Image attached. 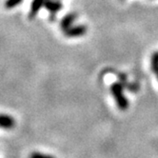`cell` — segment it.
Wrapping results in <instances>:
<instances>
[{"label":"cell","instance_id":"6da1fadb","mask_svg":"<svg viewBox=\"0 0 158 158\" xmlns=\"http://www.w3.org/2000/svg\"><path fill=\"white\" fill-rule=\"evenodd\" d=\"M123 89V85L120 83H114L110 86V92L116 101L117 107L122 110H125L129 108V100L124 94Z\"/></svg>","mask_w":158,"mask_h":158},{"label":"cell","instance_id":"7a4b0ae2","mask_svg":"<svg viewBox=\"0 0 158 158\" xmlns=\"http://www.w3.org/2000/svg\"><path fill=\"white\" fill-rule=\"evenodd\" d=\"M87 32V27L84 25H79L75 27H71L64 31V35L67 37H78L82 36Z\"/></svg>","mask_w":158,"mask_h":158},{"label":"cell","instance_id":"3957f363","mask_svg":"<svg viewBox=\"0 0 158 158\" xmlns=\"http://www.w3.org/2000/svg\"><path fill=\"white\" fill-rule=\"evenodd\" d=\"M15 121L13 116L5 114H0V129L10 130L15 128Z\"/></svg>","mask_w":158,"mask_h":158},{"label":"cell","instance_id":"277c9868","mask_svg":"<svg viewBox=\"0 0 158 158\" xmlns=\"http://www.w3.org/2000/svg\"><path fill=\"white\" fill-rule=\"evenodd\" d=\"M44 8L49 10L51 15H55V14L62 9V3L60 0H47Z\"/></svg>","mask_w":158,"mask_h":158},{"label":"cell","instance_id":"5b68a950","mask_svg":"<svg viewBox=\"0 0 158 158\" xmlns=\"http://www.w3.org/2000/svg\"><path fill=\"white\" fill-rule=\"evenodd\" d=\"M46 1L47 0H32V2L31 4V8H30V13H29V17L31 19L35 18L39 10L42 7H44Z\"/></svg>","mask_w":158,"mask_h":158},{"label":"cell","instance_id":"8992f818","mask_svg":"<svg viewBox=\"0 0 158 158\" xmlns=\"http://www.w3.org/2000/svg\"><path fill=\"white\" fill-rule=\"evenodd\" d=\"M77 17V15L75 13H71V14H68L66 16L63 17V19L61 20L60 22V27H61V30L63 31H65L66 30H68L69 28L72 27L73 23L75 21Z\"/></svg>","mask_w":158,"mask_h":158},{"label":"cell","instance_id":"52a82bcc","mask_svg":"<svg viewBox=\"0 0 158 158\" xmlns=\"http://www.w3.org/2000/svg\"><path fill=\"white\" fill-rule=\"evenodd\" d=\"M151 65H152V70L153 73L156 75L158 79V52H155L152 55V59H151Z\"/></svg>","mask_w":158,"mask_h":158},{"label":"cell","instance_id":"ba28073f","mask_svg":"<svg viewBox=\"0 0 158 158\" xmlns=\"http://www.w3.org/2000/svg\"><path fill=\"white\" fill-rule=\"evenodd\" d=\"M23 0H6L5 2V8L10 10V9H14L15 7H17L18 5H20L22 3Z\"/></svg>","mask_w":158,"mask_h":158},{"label":"cell","instance_id":"9c48e42d","mask_svg":"<svg viewBox=\"0 0 158 158\" xmlns=\"http://www.w3.org/2000/svg\"><path fill=\"white\" fill-rule=\"evenodd\" d=\"M29 158H55L51 154H46L43 152H35L30 154Z\"/></svg>","mask_w":158,"mask_h":158}]
</instances>
